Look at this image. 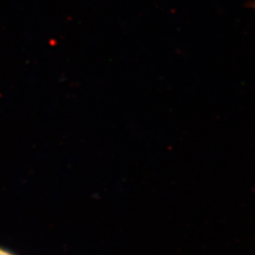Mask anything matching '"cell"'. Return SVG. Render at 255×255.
<instances>
[{
    "mask_svg": "<svg viewBox=\"0 0 255 255\" xmlns=\"http://www.w3.org/2000/svg\"></svg>",
    "mask_w": 255,
    "mask_h": 255,
    "instance_id": "7a4b0ae2",
    "label": "cell"
},
{
    "mask_svg": "<svg viewBox=\"0 0 255 255\" xmlns=\"http://www.w3.org/2000/svg\"><path fill=\"white\" fill-rule=\"evenodd\" d=\"M0 255H11L10 253L9 252H7V251H5V250H2V249H0Z\"/></svg>",
    "mask_w": 255,
    "mask_h": 255,
    "instance_id": "6da1fadb",
    "label": "cell"
}]
</instances>
